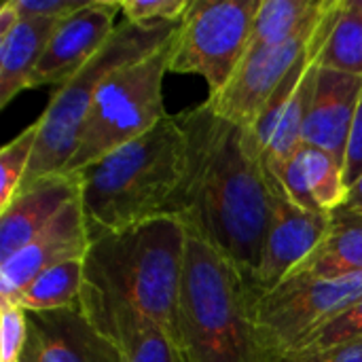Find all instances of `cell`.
<instances>
[{
    "mask_svg": "<svg viewBox=\"0 0 362 362\" xmlns=\"http://www.w3.org/2000/svg\"><path fill=\"white\" fill-rule=\"evenodd\" d=\"M189 168L174 216L255 278L274 210V189L248 144L246 129L206 102L182 112Z\"/></svg>",
    "mask_w": 362,
    "mask_h": 362,
    "instance_id": "1",
    "label": "cell"
},
{
    "mask_svg": "<svg viewBox=\"0 0 362 362\" xmlns=\"http://www.w3.org/2000/svg\"><path fill=\"white\" fill-rule=\"evenodd\" d=\"M185 248L187 229L176 216L95 235L83 259V316L112 341L129 327L153 322L178 344Z\"/></svg>",
    "mask_w": 362,
    "mask_h": 362,
    "instance_id": "2",
    "label": "cell"
},
{
    "mask_svg": "<svg viewBox=\"0 0 362 362\" xmlns=\"http://www.w3.org/2000/svg\"><path fill=\"white\" fill-rule=\"evenodd\" d=\"M189 168V132L182 112L98 159L81 176V202L91 240L157 216H174Z\"/></svg>",
    "mask_w": 362,
    "mask_h": 362,
    "instance_id": "3",
    "label": "cell"
},
{
    "mask_svg": "<svg viewBox=\"0 0 362 362\" xmlns=\"http://www.w3.org/2000/svg\"><path fill=\"white\" fill-rule=\"evenodd\" d=\"M255 303L257 291L242 269L187 229L178 297V346L185 361L274 362L257 331Z\"/></svg>",
    "mask_w": 362,
    "mask_h": 362,
    "instance_id": "4",
    "label": "cell"
},
{
    "mask_svg": "<svg viewBox=\"0 0 362 362\" xmlns=\"http://www.w3.org/2000/svg\"><path fill=\"white\" fill-rule=\"evenodd\" d=\"M178 25L180 21L159 25H134L121 21L115 28L112 36L98 51V55L53 93L45 112L36 119L38 140L21 189L42 176L59 174L68 168L76 153L78 136L100 83L112 70L159 49L176 34Z\"/></svg>",
    "mask_w": 362,
    "mask_h": 362,
    "instance_id": "5",
    "label": "cell"
},
{
    "mask_svg": "<svg viewBox=\"0 0 362 362\" xmlns=\"http://www.w3.org/2000/svg\"><path fill=\"white\" fill-rule=\"evenodd\" d=\"M174 36L153 53L112 70L100 83L76 153L64 172L85 170L153 129L168 115L163 108V78L170 72Z\"/></svg>",
    "mask_w": 362,
    "mask_h": 362,
    "instance_id": "6",
    "label": "cell"
},
{
    "mask_svg": "<svg viewBox=\"0 0 362 362\" xmlns=\"http://www.w3.org/2000/svg\"><path fill=\"white\" fill-rule=\"evenodd\" d=\"M261 0H191L174 42L170 72L197 74L218 95L244 62Z\"/></svg>",
    "mask_w": 362,
    "mask_h": 362,
    "instance_id": "7",
    "label": "cell"
},
{
    "mask_svg": "<svg viewBox=\"0 0 362 362\" xmlns=\"http://www.w3.org/2000/svg\"><path fill=\"white\" fill-rule=\"evenodd\" d=\"M361 295L362 274L344 280H286L257 295L255 322L263 348L272 361L299 350Z\"/></svg>",
    "mask_w": 362,
    "mask_h": 362,
    "instance_id": "8",
    "label": "cell"
},
{
    "mask_svg": "<svg viewBox=\"0 0 362 362\" xmlns=\"http://www.w3.org/2000/svg\"><path fill=\"white\" fill-rule=\"evenodd\" d=\"M331 4L333 0H325L320 11L288 42L280 47L248 51L231 83L218 95L208 98L206 104L218 117L248 132L257 123L259 115L263 112V108L267 106L269 98L276 93L280 83L286 78V74L293 70V66L301 59V55L310 47Z\"/></svg>",
    "mask_w": 362,
    "mask_h": 362,
    "instance_id": "9",
    "label": "cell"
},
{
    "mask_svg": "<svg viewBox=\"0 0 362 362\" xmlns=\"http://www.w3.org/2000/svg\"><path fill=\"white\" fill-rule=\"evenodd\" d=\"M89 246L91 231L78 197L68 204L32 242L0 263V303L13 301L51 267L85 259Z\"/></svg>",
    "mask_w": 362,
    "mask_h": 362,
    "instance_id": "10",
    "label": "cell"
},
{
    "mask_svg": "<svg viewBox=\"0 0 362 362\" xmlns=\"http://www.w3.org/2000/svg\"><path fill=\"white\" fill-rule=\"evenodd\" d=\"M119 13L121 2L117 0H89L81 11L64 17L45 49L30 89L68 83L108 42Z\"/></svg>",
    "mask_w": 362,
    "mask_h": 362,
    "instance_id": "11",
    "label": "cell"
},
{
    "mask_svg": "<svg viewBox=\"0 0 362 362\" xmlns=\"http://www.w3.org/2000/svg\"><path fill=\"white\" fill-rule=\"evenodd\" d=\"M331 214H312L295 206L284 193H274L272 221L252 278L257 295L276 291L320 244Z\"/></svg>",
    "mask_w": 362,
    "mask_h": 362,
    "instance_id": "12",
    "label": "cell"
},
{
    "mask_svg": "<svg viewBox=\"0 0 362 362\" xmlns=\"http://www.w3.org/2000/svg\"><path fill=\"white\" fill-rule=\"evenodd\" d=\"M81 197L78 174H49L19 189L0 210V263L32 242L68 204Z\"/></svg>",
    "mask_w": 362,
    "mask_h": 362,
    "instance_id": "13",
    "label": "cell"
},
{
    "mask_svg": "<svg viewBox=\"0 0 362 362\" xmlns=\"http://www.w3.org/2000/svg\"><path fill=\"white\" fill-rule=\"evenodd\" d=\"M361 95L362 76L320 66L305 117L303 142L331 153L344 163Z\"/></svg>",
    "mask_w": 362,
    "mask_h": 362,
    "instance_id": "14",
    "label": "cell"
},
{
    "mask_svg": "<svg viewBox=\"0 0 362 362\" xmlns=\"http://www.w3.org/2000/svg\"><path fill=\"white\" fill-rule=\"evenodd\" d=\"M28 329L38 362H125L121 348L100 333L81 308L28 314Z\"/></svg>",
    "mask_w": 362,
    "mask_h": 362,
    "instance_id": "15",
    "label": "cell"
},
{
    "mask_svg": "<svg viewBox=\"0 0 362 362\" xmlns=\"http://www.w3.org/2000/svg\"><path fill=\"white\" fill-rule=\"evenodd\" d=\"M280 187L295 206L312 214H333L348 197L344 163L305 142L284 165Z\"/></svg>",
    "mask_w": 362,
    "mask_h": 362,
    "instance_id": "16",
    "label": "cell"
},
{
    "mask_svg": "<svg viewBox=\"0 0 362 362\" xmlns=\"http://www.w3.org/2000/svg\"><path fill=\"white\" fill-rule=\"evenodd\" d=\"M59 21L53 17H19L0 36V108H6L23 89H30L32 76Z\"/></svg>",
    "mask_w": 362,
    "mask_h": 362,
    "instance_id": "17",
    "label": "cell"
},
{
    "mask_svg": "<svg viewBox=\"0 0 362 362\" xmlns=\"http://www.w3.org/2000/svg\"><path fill=\"white\" fill-rule=\"evenodd\" d=\"M361 274L362 216L341 206L331 214L329 229L316 250L286 280H344Z\"/></svg>",
    "mask_w": 362,
    "mask_h": 362,
    "instance_id": "18",
    "label": "cell"
},
{
    "mask_svg": "<svg viewBox=\"0 0 362 362\" xmlns=\"http://www.w3.org/2000/svg\"><path fill=\"white\" fill-rule=\"evenodd\" d=\"M83 291V259H74L51 267L25 286L13 301L28 314L57 312L78 308Z\"/></svg>",
    "mask_w": 362,
    "mask_h": 362,
    "instance_id": "19",
    "label": "cell"
},
{
    "mask_svg": "<svg viewBox=\"0 0 362 362\" xmlns=\"http://www.w3.org/2000/svg\"><path fill=\"white\" fill-rule=\"evenodd\" d=\"M325 0H261L248 51L288 42L320 11Z\"/></svg>",
    "mask_w": 362,
    "mask_h": 362,
    "instance_id": "20",
    "label": "cell"
},
{
    "mask_svg": "<svg viewBox=\"0 0 362 362\" xmlns=\"http://www.w3.org/2000/svg\"><path fill=\"white\" fill-rule=\"evenodd\" d=\"M320 66L362 76V11L354 0H341V11L322 49Z\"/></svg>",
    "mask_w": 362,
    "mask_h": 362,
    "instance_id": "21",
    "label": "cell"
},
{
    "mask_svg": "<svg viewBox=\"0 0 362 362\" xmlns=\"http://www.w3.org/2000/svg\"><path fill=\"white\" fill-rule=\"evenodd\" d=\"M115 344L121 348L125 362H187L176 339L153 322L125 329Z\"/></svg>",
    "mask_w": 362,
    "mask_h": 362,
    "instance_id": "22",
    "label": "cell"
},
{
    "mask_svg": "<svg viewBox=\"0 0 362 362\" xmlns=\"http://www.w3.org/2000/svg\"><path fill=\"white\" fill-rule=\"evenodd\" d=\"M38 140V121L0 148V210H4L21 189Z\"/></svg>",
    "mask_w": 362,
    "mask_h": 362,
    "instance_id": "23",
    "label": "cell"
},
{
    "mask_svg": "<svg viewBox=\"0 0 362 362\" xmlns=\"http://www.w3.org/2000/svg\"><path fill=\"white\" fill-rule=\"evenodd\" d=\"M352 344H362V295L295 352L331 350V348H341V346H352Z\"/></svg>",
    "mask_w": 362,
    "mask_h": 362,
    "instance_id": "24",
    "label": "cell"
},
{
    "mask_svg": "<svg viewBox=\"0 0 362 362\" xmlns=\"http://www.w3.org/2000/svg\"><path fill=\"white\" fill-rule=\"evenodd\" d=\"M191 0H123V21L134 25L178 23L189 11Z\"/></svg>",
    "mask_w": 362,
    "mask_h": 362,
    "instance_id": "25",
    "label": "cell"
},
{
    "mask_svg": "<svg viewBox=\"0 0 362 362\" xmlns=\"http://www.w3.org/2000/svg\"><path fill=\"white\" fill-rule=\"evenodd\" d=\"M28 339V312L15 303H0V362L21 361Z\"/></svg>",
    "mask_w": 362,
    "mask_h": 362,
    "instance_id": "26",
    "label": "cell"
},
{
    "mask_svg": "<svg viewBox=\"0 0 362 362\" xmlns=\"http://www.w3.org/2000/svg\"><path fill=\"white\" fill-rule=\"evenodd\" d=\"M89 0H8L19 17H53L64 19L81 11Z\"/></svg>",
    "mask_w": 362,
    "mask_h": 362,
    "instance_id": "27",
    "label": "cell"
},
{
    "mask_svg": "<svg viewBox=\"0 0 362 362\" xmlns=\"http://www.w3.org/2000/svg\"><path fill=\"white\" fill-rule=\"evenodd\" d=\"M274 362H362V344L331 348V350H303V352H286Z\"/></svg>",
    "mask_w": 362,
    "mask_h": 362,
    "instance_id": "28",
    "label": "cell"
},
{
    "mask_svg": "<svg viewBox=\"0 0 362 362\" xmlns=\"http://www.w3.org/2000/svg\"><path fill=\"white\" fill-rule=\"evenodd\" d=\"M362 174V95L354 115V123H352V132H350V140H348V148H346V159H344V178L348 189L358 180Z\"/></svg>",
    "mask_w": 362,
    "mask_h": 362,
    "instance_id": "29",
    "label": "cell"
},
{
    "mask_svg": "<svg viewBox=\"0 0 362 362\" xmlns=\"http://www.w3.org/2000/svg\"><path fill=\"white\" fill-rule=\"evenodd\" d=\"M344 208L362 216V174L358 176V180L348 189V197L344 202Z\"/></svg>",
    "mask_w": 362,
    "mask_h": 362,
    "instance_id": "30",
    "label": "cell"
},
{
    "mask_svg": "<svg viewBox=\"0 0 362 362\" xmlns=\"http://www.w3.org/2000/svg\"><path fill=\"white\" fill-rule=\"evenodd\" d=\"M19 362H38V352H36V344H34L32 335H30V339H28L25 352H23V356H21V361Z\"/></svg>",
    "mask_w": 362,
    "mask_h": 362,
    "instance_id": "31",
    "label": "cell"
},
{
    "mask_svg": "<svg viewBox=\"0 0 362 362\" xmlns=\"http://www.w3.org/2000/svg\"><path fill=\"white\" fill-rule=\"evenodd\" d=\"M354 4H356V6L362 11V0H354Z\"/></svg>",
    "mask_w": 362,
    "mask_h": 362,
    "instance_id": "32",
    "label": "cell"
}]
</instances>
